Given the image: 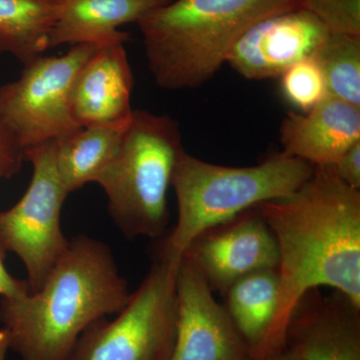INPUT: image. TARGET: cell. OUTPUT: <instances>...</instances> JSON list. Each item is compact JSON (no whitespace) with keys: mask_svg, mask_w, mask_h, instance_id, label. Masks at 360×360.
Masks as SVG:
<instances>
[{"mask_svg":"<svg viewBox=\"0 0 360 360\" xmlns=\"http://www.w3.org/2000/svg\"><path fill=\"white\" fill-rule=\"evenodd\" d=\"M129 122L82 127L56 141V167L66 193L96 184L117 155Z\"/></svg>","mask_w":360,"mask_h":360,"instance_id":"cell-17","label":"cell"},{"mask_svg":"<svg viewBox=\"0 0 360 360\" xmlns=\"http://www.w3.org/2000/svg\"><path fill=\"white\" fill-rule=\"evenodd\" d=\"M11 350V341L8 333L4 328H0V360H6L7 352Z\"/></svg>","mask_w":360,"mask_h":360,"instance_id":"cell-25","label":"cell"},{"mask_svg":"<svg viewBox=\"0 0 360 360\" xmlns=\"http://www.w3.org/2000/svg\"><path fill=\"white\" fill-rule=\"evenodd\" d=\"M213 292L225 291L248 274L277 269L278 248L262 215L253 207L206 229L184 253Z\"/></svg>","mask_w":360,"mask_h":360,"instance_id":"cell-9","label":"cell"},{"mask_svg":"<svg viewBox=\"0 0 360 360\" xmlns=\"http://www.w3.org/2000/svg\"><path fill=\"white\" fill-rule=\"evenodd\" d=\"M25 149L6 125L0 122V180L11 179L20 172Z\"/></svg>","mask_w":360,"mask_h":360,"instance_id":"cell-22","label":"cell"},{"mask_svg":"<svg viewBox=\"0 0 360 360\" xmlns=\"http://www.w3.org/2000/svg\"><path fill=\"white\" fill-rule=\"evenodd\" d=\"M328 94L360 108V39L329 34L314 56Z\"/></svg>","mask_w":360,"mask_h":360,"instance_id":"cell-19","label":"cell"},{"mask_svg":"<svg viewBox=\"0 0 360 360\" xmlns=\"http://www.w3.org/2000/svg\"><path fill=\"white\" fill-rule=\"evenodd\" d=\"M277 269L258 270L225 291L224 309L250 348L252 360H262L279 300Z\"/></svg>","mask_w":360,"mask_h":360,"instance_id":"cell-16","label":"cell"},{"mask_svg":"<svg viewBox=\"0 0 360 360\" xmlns=\"http://www.w3.org/2000/svg\"><path fill=\"white\" fill-rule=\"evenodd\" d=\"M303 0H172L137 22L149 70L167 90L195 89L214 77L239 37Z\"/></svg>","mask_w":360,"mask_h":360,"instance_id":"cell-3","label":"cell"},{"mask_svg":"<svg viewBox=\"0 0 360 360\" xmlns=\"http://www.w3.org/2000/svg\"><path fill=\"white\" fill-rule=\"evenodd\" d=\"M328 35L319 18L300 7L251 26L231 47L225 63L248 79L278 78L300 61L314 58Z\"/></svg>","mask_w":360,"mask_h":360,"instance_id":"cell-11","label":"cell"},{"mask_svg":"<svg viewBox=\"0 0 360 360\" xmlns=\"http://www.w3.org/2000/svg\"><path fill=\"white\" fill-rule=\"evenodd\" d=\"M265 360H300L297 356H295V354H291V352H288V350L283 349V352H279V354L272 355V356L269 357Z\"/></svg>","mask_w":360,"mask_h":360,"instance_id":"cell-26","label":"cell"},{"mask_svg":"<svg viewBox=\"0 0 360 360\" xmlns=\"http://www.w3.org/2000/svg\"><path fill=\"white\" fill-rule=\"evenodd\" d=\"M56 143L26 149L25 160L32 165L30 186L15 205L0 210V246L20 258L30 293L44 285L70 245L61 229L68 193L56 170Z\"/></svg>","mask_w":360,"mask_h":360,"instance_id":"cell-7","label":"cell"},{"mask_svg":"<svg viewBox=\"0 0 360 360\" xmlns=\"http://www.w3.org/2000/svg\"><path fill=\"white\" fill-rule=\"evenodd\" d=\"M61 9L60 0H0V56L25 65L44 56Z\"/></svg>","mask_w":360,"mask_h":360,"instance_id":"cell-18","label":"cell"},{"mask_svg":"<svg viewBox=\"0 0 360 360\" xmlns=\"http://www.w3.org/2000/svg\"><path fill=\"white\" fill-rule=\"evenodd\" d=\"M302 7L319 18L329 34L360 39V0H303Z\"/></svg>","mask_w":360,"mask_h":360,"instance_id":"cell-21","label":"cell"},{"mask_svg":"<svg viewBox=\"0 0 360 360\" xmlns=\"http://www.w3.org/2000/svg\"><path fill=\"white\" fill-rule=\"evenodd\" d=\"M61 9L49 49L59 45L90 44L97 47L127 42V32L118 28L142 18L172 0H60Z\"/></svg>","mask_w":360,"mask_h":360,"instance_id":"cell-15","label":"cell"},{"mask_svg":"<svg viewBox=\"0 0 360 360\" xmlns=\"http://www.w3.org/2000/svg\"><path fill=\"white\" fill-rule=\"evenodd\" d=\"M177 326L169 360H252L224 305L182 255L176 277Z\"/></svg>","mask_w":360,"mask_h":360,"instance_id":"cell-10","label":"cell"},{"mask_svg":"<svg viewBox=\"0 0 360 360\" xmlns=\"http://www.w3.org/2000/svg\"><path fill=\"white\" fill-rule=\"evenodd\" d=\"M6 252L0 246V297L4 300H15L30 293L27 281L15 278L7 271L4 259Z\"/></svg>","mask_w":360,"mask_h":360,"instance_id":"cell-24","label":"cell"},{"mask_svg":"<svg viewBox=\"0 0 360 360\" xmlns=\"http://www.w3.org/2000/svg\"><path fill=\"white\" fill-rule=\"evenodd\" d=\"M130 295L108 245L77 236L39 290L1 298L0 323L20 360H68L85 329L117 314Z\"/></svg>","mask_w":360,"mask_h":360,"instance_id":"cell-2","label":"cell"},{"mask_svg":"<svg viewBox=\"0 0 360 360\" xmlns=\"http://www.w3.org/2000/svg\"><path fill=\"white\" fill-rule=\"evenodd\" d=\"M134 73L124 42L97 47L78 71L71 110L82 127L129 122Z\"/></svg>","mask_w":360,"mask_h":360,"instance_id":"cell-13","label":"cell"},{"mask_svg":"<svg viewBox=\"0 0 360 360\" xmlns=\"http://www.w3.org/2000/svg\"><path fill=\"white\" fill-rule=\"evenodd\" d=\"M278 248L279 300L262 360L284 349L286 326L309 290L328 286L360 307V191L333 165L315 167L295 193L255 206Z\"/></svg>","mask_w":360,"mask_h":360,"instance_id":"cell-1","label":"cell"},{"mask_svg":"<svg viewBox=\"0 0 360 360\" xmlns=\"http://www.w3.org/2000/svg\"><path fill=\"white\" fill-rule=\"evenodd\" d=\"M281 78L283 96L302 113L314 108L328 94L323 73L314 58L291 66Z\"/></svg>","mask_w":360,"mask_h":360,"instance_id":"cell-20","label":"cell"},{"mask_svg":"<svg viewBox=\"0 0 360 360\" xmlns=\"http://www.w3.org/2000/svg\"><path fill=\"white\" fill-rule=\"evenodd\" d=\"M284 349L300 360H360V307L333 290H309L293 309Z\"/></svg>","mask_w":360,"mask_h":360,"instance_id":"cell-12","label":"cell"},{"mask_svg":"<svg viewBox=\"0 0 360 360\" xmlns=\"http://www.w3.org/2000/svg\"><path fill=\"white\" fill-rule=\"evenodd\" d=\"M96 49L80 44L63 56H40L25 65L18 79L0 86V122L25 151L82 129L73 117L71 92L78 71Z\"/></svg>","mask_w":360,"mask_h":360,"instance_id":"cell-8","label":"cell"},{"mask_svg":"<svg viewBox=\"0 0 360 360\" xmlns=\"http://www.w3.org/2000/svg\"><path fill=\"white\" fill-rule=\"evenodd\" d=\"M314 167L283 151L259 165L232 167L206 162L182 151L172 179L177 221L158 245L181 257L187 246L206 229L266 201L295 193Z\"/></svg>","mask_w":360,"mask_h":360,"instance_id":"cell-4","label":"cell"},{"mask_svg":"<svg viewBox=\"0 0 360 360\" xmlns=\"http://www.w3.org/2000/svg\"><path fill=\"white\" fill-rule=\"evenodd\" d=\"M184 150L176 120L134 110L117 155L96 182L108 198L111 219L125 238L158 239L167 233L168 189Z\"/></svg>","mask_w":360,"mask_h":360,"instance_id":"cell-5","label":"cell"},{"mask_svg":"<svg viewBox=\"0 0 360 360\" xmlns=\"http://www.w3.org/2000/svg\"><path fill=\"white\" fill-rule=\"evenodd\" d=\"M333 167L345 184L360 191V141L348 148Z\"/></svg>","mask_w":360,"mask_h":360,"instance_id":"cell-23","label":"cell"},{"mask_svg":"<svg viewBox=\"0 0 360 360\" xmlns=\"http://www.w3.org/2000/svg\"><path fill=\"white\" fill-rule=\"evenodd\" d=\"M181 257L158 246L150 269L127 305L112 321L103 317L85 329L68 360H169Z\"/></svg>","mask_w":360,"mask_h":360,"instance_id":"cell-6","label":"cell"},{"mask_svg":"<svg viewBox=\"0 0 360 360\" xmlns=\"http://www.w3.org/2000/svg\"><path fill=\"white\" fill-rule=\"evenodd\" d=\"M279 134L286 155L314 167L333 165L360 141V108L328 94L307 112H288Z\"/></svg>","mask_w":360,"mask_h":360,"instance_id":"cell-14","label":"cell"}]
</instances>
